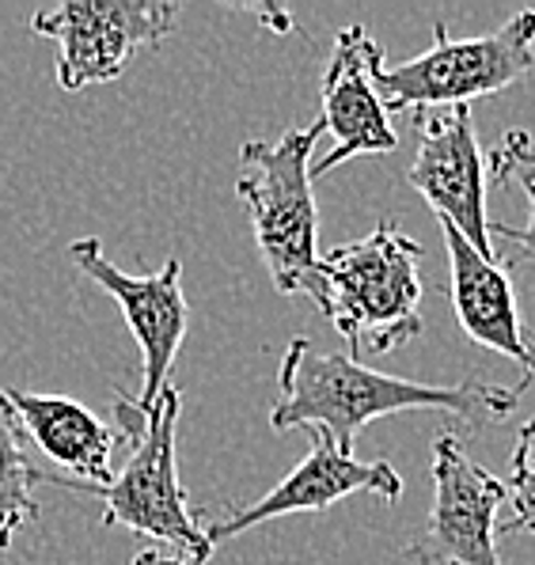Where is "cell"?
Instances as JSON below:
<instances>
[{"mask_svg":"<svg viewBox=\"0 0 535 565\" xmlns=\"http://www.w3.org/2000/svg\"><path fill=\"white\" fill-rule=\"evenodd\" d=\"M421 243L379 221L365 239L319 255L312 303L350 345V358L392 353L421 334Z\"/></svg>","mask_w":535,"mask_h":565,"instance_id":"2","label":"cell"},{"mask_svg":"<svg viewBox=\"0 0 535 565\" xmlns=\"http://www.w3.org/2000/svg\"><path fill=\"white\" fill-rule=\"evenodd\" d=\"M34 445L8 403L4 387H0V551L15 543V535L42 516V505L34 498L39 486H65V490H81L62 475H50L34 463Z\"/></svg>","mask_w":535,"mask_h":565,"instance_id":"14","label":"cell"},{"mask_svg":"<svg viewBox=\"0 0 535 565\" xmlns=\"http://www.w3.org/2000/svg\"><path fill=\"white\" fill-rule=\"evenodd\" d=\"M312 437V451L292 467L289 475L274 486L270 493L255 501L247 509H232L221 512L205 535H210L213 551L228 539L252 532L258 524H270L278 516H297V512H327L331 505H339L350 493H376L384 501H399L403 498V475L395 471L387 459H365L346 456L323 429H304Z\"/></svg>","mask_w":535,"mask_h":565,"instance_id":"10","label":"cell"},{"mask_svg":"<svg viewBox=\"0 0 535 565\" xmlns=\"http://www.w3.org/2000/svg\"><path fill=\"white\" fill-rule=\"evenodd\" d=\"M509 505H513V520H505L502 532L535 535V417L521 425L516 433L513 456H509Z\"/></svg>","mask_w":535,"mask_h":565,"instance_id":"16","label":"cell"},{"mask_svg":"<svg viewBox=\"0 0 535 565\" xmlns=\"http://www.w3.org/2000/svg\"><path fill=\"white\" fill-rule=\"evenodd\" d=\"M129 565H190L186 558H171V554H160L157 546H145V551H137V558Z\"/></svg>","mask_w":535,"mask_h":565,"instance_id":"17","label":"cell"},{"mask_svg":"<svg viewBox=\"0 0 535 565\" xmlns=\"http://www.w3.org/2000/svg\"><path fill=\"white\" fill-rule=\"evenodd\" d=\"M429 478H434L429 520L403 551V558L414 565H502L497 509L509 498L505 482L474 463L456 433H441L434 440Z\"/></svg>","mask_w":535,"mask_h":565,"instance_id":"7","label":"cell"},{"mask_svg":"<svg viewBox=\"0 0 535 565\" xmlns=\"http://www.w3.org/2000/svg\"><path fill=\"white\" fill-rule=\"evenodd\" d=\"M379 65L384 50L361 23L334 34L331 65L323 73V110H319L323 134L334 137V149L312 163V182L357 156H387L399 149V134L376 92Z\"/></svg>","mask_w":535,"mask_h":565,"instance_id":"11","label":"cell"},{"mask_svg":"<svg viewBox=\"0 0 535 565\" xmlns=\"http://www.w3.org/2000/svg\"><path fill=\"white\" fill-rule=\"evenodd\" d=\"M490 182H494V186L516 182V186L524 190V202H528V224H524V228L490 224V239L502 236L513 243L509 266H516V263L535 266V145L524 129H509L505 141L490 152Z\"/></svg>","mask_w":535,"mask_h":565,"instance_id":"15","label":"cell"},{"mask_svg":"<svg viewBox=\"0 0 535 565\" xmlns=\"http://www.w3.org/2000/svg\"><path fill=\"white\" fill-rule=\"evenodd\" d=\"M535 65V12L509 15L497 31L479 39H452L434 23V46L403 65L376 68V92L387 115H426L445 107H471V99L505 92Z\"/></svg>","mask_w":535,"mask_h":565,"instance_id":"4","label":"cell"},{"mask_svg":"<svg viewBox=\"0 0 535 565\" xmlns=\"http://www.w3.org/2000/svg\"><path fill=\"white\" fill-rule=\"evenodd\" d=\"M418 126V152L407 171V182L429 202L437 221H448L474 250L490 255L486 221V182L490 152H482L474 134L471 107H445L414 115Z\"/></svg>","mask_w":535,"mask_h":565,"instance_id":"9","label":"cell"},{"mask_svg":"<svg viewBox=\"0 0 535 565\" xmlns=\"http://www.w3.org/2000/svg\"><path fill=\"white\" fill-rule=\"evenodd\" d=\"M437 224L448 247V289H452L456 323L474 345L513 361L521 369V384L528 387L535 380V342L516 308L513 277H509L513 266L474 250L448 221Z\"/></svg>","mask_w":535,"mask_h":565,"instance_id":"12","label":"cell"},{"mask_svg":"<svg viewBox=\"0 0 535 565\" xmlns=\"http://www.w3.org/2000/svg\"><path fill=\"white\" fill-rule=\"evenodd\" d=\"M15 417L28 429L31 445L68 475V482L81 486H110V456L118 448V433L88 406L73 403L65 395H34V391L4 387Z\"/></svg>","mask_w":535,"mask_h":565,"instance_id":"13","label":"cell"},{"mask_svg":"<svg viewBox=\"0 0 535 565\" xmlns=\"http://www.w3.org/2000/svg\"><path fill=\"white\" fill-rule=\"evenodd\" d=\"M521 380L513 387L463 380V384H418L387 376L350 353H323L308 338H292L278 369V403L270 411L274 433L323 429L346 456H353L357 433L376 417L403 411H437L463 422L471 433L502 422L524 395Z\"/></svg>","mask_w":535,"mask_h":565,"instance_id":"1","label":"cell"},{"mask_svg":"<svg viewBox=\"0 0 535 565\" xmlns=\"http://www.w3.org/2000/svg\"><path fill=\"white\" fill-rule=\"evenodd\" d=\"M179 20L168 0H65L31 15L39 39L57 42V88L118 81L141 50L160 46Z\"/></svg>","mask_w":535,"mask_h":565,"instance_id":"6","label":"cell"},{"mask_svg":"<svg viewBox=\"0 0 535 565\" xmlns=\"http://www.w3.org/2000/svg\"><path fill=\"white\" fill-rule=\"evenodd\" d=\"M68 258L84 277H92L118 303L129 334L141 345L145 376L141 391L133 398L141 411H149L168 387L171 364H175V353L186 338L190 308L183 297V266H179V258H168L157 274H122L103 255L99 239H73L68 243Z\"/></svg>","mask_w":535,"mask_h":565,"instance_id":"8","label":"cell"},{"mask_svg":"<svg viewBox=\"0 0 535 565\" xmlns=\"http://www.w3.org/2000/svg\"><path fill=\"white\" fill-rule=\"evenodd\" d=\"M179 406H183V391L168 384L145 411L137 437L129 440L133 456L126 459L122 475H115L110 486H84V493H95L103 501V527H126L141 539L179 546V558L205 565L213 558V543L190 512L186 486L179 482Z\"/></svg>","mask_w":535,"mask_h":565,"instance_id":"5","label":"cell"},{"mask_svg":"<svg viewBox=\"0 0 535 565\" xmlns=\"http://www.w3.org/2000/svg\"><path fill=\"white\" fill-rule=\"evenodd\" d=\"M323 121L285 129L278 141H247L239 149L236 194L252 216V236L285 297H315L319 289V209L312 194V152Z\"/></svg>","mask_w":535,"mask_h":565,"instance_id":"3","label":"cell"}]
</instances>
